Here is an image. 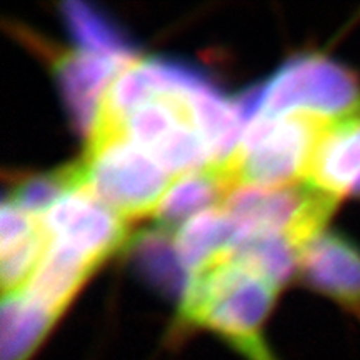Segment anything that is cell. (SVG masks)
Here are the masks:
<instances>
[{
	"instance_id": "1",
	"label": "cell",
	"mask_w": 360,
	"mask_h": 360,
	"mask_svg": "<svg viewBox=\"0 0 360 360\" xmlns=\"http://www.w3.org/2000/svg\"><path fill=\"white\" fill-rule=\"evenodd\" d=\"M334 120L292 112L281 117L257 114L245 125L240 142L217 165L231 191L242 186L278 187L305 180L319 147Z\"/></svg>"
},
{
	"instance_id": "2",
	"label": "cell",
	"mask_w": 360,
	"mask_h": 360,
	"mask_svg": "<svg viewBox=\"0 0 360 360\" xmlns=\"http://www.w3.org/2000/svg\"><path fill=\"white\" fill-rule=\"evenodd\" d=\"M74 169L75 188L89 192L124 220L155 214L175 182L120 125H92Z\"/></svg>"
},
{
	"instance_id": "3",
	"label": "cell",
	"mask_w": 360,
	"mask_h": 360,
	"mask_svg": "<svg viewBox=\"0 0 360 360\" xmlns=\"http://www.w3.org/2000/svg\"><path fill=\"white\" fill-rule=\"evenodd\" d=\"M340 197L309 180L278 187H236L220 202L232 219L236 237L254 233H282L297 249L326 231Z\"/></svg>"
},
{
	"instance_id": "4",
	"label": "cell",
	"mask_w": 360,
	"mask_h": 360,
	"mask_svg": "<svg viewBox=\"0 0 360 360\" xmlns=\"http://www.w3.org/2000/svg\"><path fill=\"white\" fill-rule=\"evenodd\" d=\"M310 112L342 122L360 115V80L354 70L321 53L292 57L262 85L259 114Z\"/></svg>"
},
{
	"instance_id": "5",
	"label": "cell",
	"mask_w": 360,
	"mask_h": 360,
	"mask_svg": "<svg viewBox=\"0 0 360 360\" xmlns=\"http://www.w3.org/2000/svg\"><path fill=\"white\" fill-rule=\"evenodd\" d=\"M56 244L101 265L127 242V224L82 188H74L40 215Z\"/></svg>"
},
{
	"instance_id": "6",
	"label": "cell",
	"mask_w": 360,
	"mask_h": 360,
	"mask_svg": "<svg viewBox=\"0 0 360 360\" xmlns=\"http://www.w3.org/2000/svg\"><path fill=\"white\" fill-rule=\"evenodd\" d=\"M299 276L360 321V249L339 232L323 231L299 254Z\"/></svg>"
},
{
	"instance_id": "7",
	"label": "cell",
	"mask_w": 360,
	"mask_h": 360,
	"mask_svg": "<svg viewBox=\"0 0 360 360\" xmlns=\"http://www.w3.org/2000/svg\"><path fill=\"white\" fill-rule=\"evenodd\" d=\"M49 58L67 112L77 132L89 135L96 120L101 98L112 79L132 60L101 57L84 51L58 52L49 47Z\"/></svg>"
},
{
	"instance_id": "8",
	"label": "cell",
	"mask_w": 360,
	"mask_h": 360,
	"mask_svg": "<svg viewBox=\"0 0 360 360\" xmlns=\"http://www.w3.org/2000/svg\"><path fill=\"white\" fill-rule=\"evenodd\" d=\"M97 267V264L90 262L69 247L51 242V247L22 292L40 307L60 317L72 297L77 294Z\"/></svg>"
},
{
	"instance_id": "9",
	"label": "cell",
	"mask_w": 360,
	"mask_h": 360,
	"mask_svg": "<svg viewBox=\"0 0 360 360\" xmlns=\"http://www.w3.org/2000/svg\"><path fill=\"white\" fill-rule=\"evenodd\" d=\"M186 97L195 129L210 154V164H222L237 148L245 129L236 101H227L209 82L187 89Z\"/></svg>"
},
{
	"instance_id": "10",
	"label": "cell",
	"mask_w": 360,
	"mask_h": 360,
	"mask_svg": "<svg viewBox=\"0 0 360 360\" xmlns=\"http://www.w3.org/2000/svg\"><path fill=\"white\" fill-rule=\"evenodd\" d=\"M58 317L22 290L4 294L0 309V360H32Z\"/></svg>"
},
{
	"instance_id": "11",
	"label": "cell",
	"mask_w": 360,
	"mask_h": 360,
	"mask_svg": "<svg viewBox=\"0 0 360 360\" xmlns=\"http://www.w3.org/2000/svg\"><path fill=\"white\" fill-rule=\"evenodd\" d=\"M229 191L227 182L217 165L209 164L184 177L175 179L155 210V225L170 233L192 215L222 202Z\"/></svg>"
},
{
	"instance_id": "12",
	"label": "cell",
	"mask_w": 360,
	"mask_h": 360,
	"mask_svg": "<svg viewBox=\"0 0 360 360\" xmlns=\"http://www.w3.org/2000/svg\"><path fill=\"white\" fill-rule=\"evenodd\" d=\"M130 260L141 276L169 297H182L187 270L182 267L174 245V233L160 227L139 232L129 242Z\"/></svg>"
},
{
	"instance_id": "13",
	"label": "cell",
	"mask_w": 360,
	"mask_h": 360,
	"mask_svg": "<svg viewBox=\"0 0 360 360\" xmlns=\"http://www.w3.org/2000/svg\"><path fill=\"white\" fill-rule=\"evenodd\" d=\"M60 12L79 51L122 60L139 58L135 44L107 13L79 0H67Z\"/></svg>"
},
{
	"instance_id": "14",
	"label": "cell",
	"mask_w": 360,
	"mask_h": 360,
	"mask_svg": "<svg viewBox=\"0 0 360 360\" xmlns=\"http://www.w3.org/2000/svg\"><path fill=\"white\" fill-rule=\"evenodd\" d=\"M236 237L232 219L219 204L187 219L174 233L180 264L193 272L199 265L222 252Z\"/></svg>"
},
{
	"instance_id": "15",
	"label": "cell",
	"mask_w": 360,
	"mask_h": 360,
	"mask_svg": "<svg viewBox=\"0 0 360 360\" xmlns=\"http://www.w3.org/2000/svg\"><path fill=\"white\" fill-rule=\"evenodd\" d=\"M224 254L278 289L299 267V249L282 233H254L233 238L224 249Z\"/></svg>"
},
{
	"instance_id": "16",
	"label": "cell",
	"mask_w": 360,
	"mask_h": 360,
	"mask_svg": "<svg viewBox=\"0 0 360 360\" xmlns=\"http://www.w3.org/2000/svg\"><path fill=\"white\" fill-rule=\"evenodd\" d=\"M75 188V169L74 164L64 165L56 172L34 175L22 180L7 195V202L19 207L24 212L40 217L47 212L64 193Z\"/></svg>"
},
{
	"instance_id": "17",
	"label": "cell",
	"mask_w": 360,
	"mask_h": 360,
	"mask_svg": "<svg viewBox=\"0 0 360 360\" xmlns=\"http://www.w3.org/2000/svg\"><path fill=\"white\" fill-rule=\"evenodd\" d=\"M51 242L52 238L47 229L40 224L32 236L0 254V281L4 294L24 289L44 254L51 247Z\"/></svg>"
},
{
	"instance_id": "18",
	"label": "cell",
	"mask_w": 360,
	"mask_h": 360,
	"mask_svg": "<svg viewBox=\"0 0 360 360\" xmlns=\"http://www.w3.org/2000/svg\"><path fill=\"white\" fill-rule=\"evenodd\" d=\"M40 224H42L40 217L27 214L11 202L4 200L0 210V254L32 236Z\"/></svg>"
}]
</instances>
